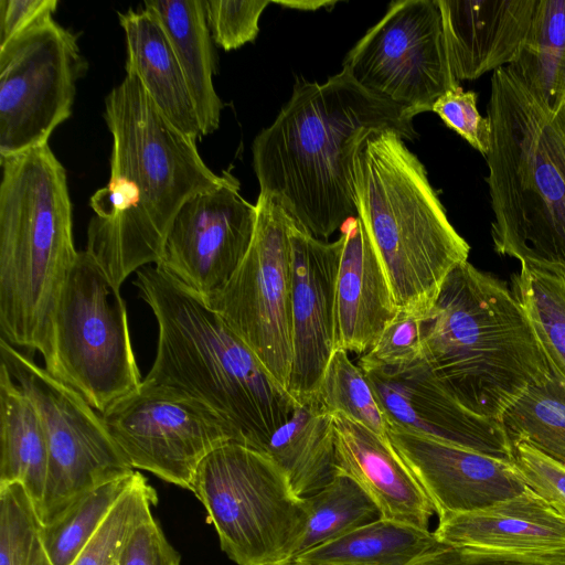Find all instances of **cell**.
<instances>
[{
	"instance_id": "obj_5",
	"label": "cell",
	"mask_w": 565,
	"mask_h": 565,
	"mask_svg": "<svg viewBox=\"0 0 565 565\" xmlns=\"http://www.w3.org/2000/svg\"><path fill=\"white\" fill-rule=\"evenodd\" d=\"M488 118L494 249L565 279V109L547 111L504 66L491 77Z\"/></svg>"
},
{
	"instance_id": "obj_9",
	"label": "cell",
	"mask_w": 565,
	"mask_h": 565,
	"mask_svg": "<svg viewBox=\"0 0 565 565\" xmlns=\"http://www.w3.org/2000/svg\"><path fill=\"white\" fill-rule=\"evenodd\" d=\"M119 289L86 250L78 252L53 317V361L46 370L98 413L143 380Z\"/></svg>"
},
{
	"instance_id": "obj_32",
	"label": "cell",
	"mask_w": 565,
	"mask_h": 565,
	"mask_svg": "<svg viewBox=\"0 0 565 565\" xmlns=\"http://www.w3.org/2000/svg\"><path fill=\"white\" fill-rule=\"evenodd\" d=\"M512 292L526 311L548 359L565 376V279L521 265Z\"/></svg>"
},
{
	"instance_id": "obj_38",
	"label": "cell",
	"mask_w": 565,
	"mask_h": 565,
	"mask_svg": "<svg viewBox=\"0 0 565 565\" xmlns=\"http://www.w3.org/2000/svg\"><path fill=\"white\" fill-rule=\"evenodd\" d=\"M511 462L526 487L565 519V467L521 441L511 444Z\"/></svg>"
},
{
	"instance_id": "obj_42",
	"label": "cell",
	"mask_w": 565,
	"mask_h": 565,
	"mask_svg": "<svg viewBox=\"0 0 565 565\" xmlns=\"http://www.w3.org/2000/svg\"><path fill=\"white\" fill-rule=\"evenodd\" d=\"M407 565H507L495 552L441 544Z\"/></svg>"
},
{
	"instance_id": "obj_22",
	"label": "cell",
	"mask_w": 565,
	"mask_h": 565,
	"mask_svg": "<svg viewBox=\"0 0 565 565\" xmlns=\"http://www.w3.org/2000/svg\"><path fill=\"white\" fill-rule=\"evenodd\" d=\"M335 280L334 350L365 353L396 316L392 289L359 216L350 218Z\"/></svg>"
},
{
	"instance_id": "obj_6",
	"label": "cell",
	"mask_w": 565,
	"mask_h": 565,
	"mask_svg": "<svg viewBox=\"0 0 565 565\" xmlns=\"http://www.w3.org/2000/svg\"><path fill=\"white\" fill-rule=\"evenodd\" d=\"M0 331L53 361V317L77 258L66 172L49 145L0 158Z\"/></svg>"
},
{
	"instance_id": "obj_13",
	"label": "cell",
	"mask_w": 565,
	"mask_h": 565,
	"mask_svg": "<svg viewBox=\"0 0 565 565\" xmlns=\"http://www.w3.org/2000/svg\"><path fill=\"white\" fill-rule=\"evenodd\" d=\"M344 71L358 85L414 117L459 86L445 45L437 0H402L348 52Z\"/></svg>"
},
{
	"instance_id": "obj_27",
	"label": "cell",
	"mask_w": 565,
	"mask_h": 565,
	"mask_svg": "<svg viewBox=\"0 0 565 565\" xmlns=\"http://www.w3.org/2000/svg\"><path fill=\"white\" fill-rule=\"evenodd\" d=\"M507 67L547 111L565 109V0H536L525 40Z\"/></svg>"
},
{
	"instance_id": "obj_28",
	"label": "cell",
	"mask_w": 565,
	"mask_h": 565,
	"mask_svg": "<svg viewBox=\"0 0 565 565\" xmlns=\"http://www.w3.org/2000/svg\"><path fill=\"white\" fill-rule=\"evenodd\" d=\"M441 544L429 530L381 518L291 561L311 565H407Z\"/></svg>"
},
{
	"instance_id": "obj_19",
	"label": "cell",
	"mask_w": 565,
	"mask_h": 565,
	"mask_svg": "<svg viewBox=\"0 0 565 565\" xmlns=\"http://www.w3.org/2000/svg\"><path fill=\"white\" fill-rule=\"evenodd\" d=\"M454 78L472 81L508 66L531 25L536 0H437Z\"/></svg>"
},
{
	"instance_id": "obj_10",
	"label": "cell",
	"mask_w": 565,
	"mask_h": 565,
	"mask_svg": "<svg viewBox=\"0 0 565 565\" xmlns=\"http://www.w3.org/2000/svg\"><path fill=\"white\" fill-rule=\"evenodd\" d=\"M1 363L36 406L47 439V477L39 518L57 520L95 488L135 470L98 413L72 386L0 339Z\"/></svg>"
},
{
	"instance_id": "obj_46",
	"label": "cell",
	"mask_w": 565,
	"mask_h": 565,
	"mask_svg": "<svg viewBox=\"0 0 565 565\" xmlns=\"http://www.w3.org/2000/svg\"><path fill=\"white\" fill-rule=\"evenodd\" d=\"M117 565H119V564H117Z\"/></svg>"
},
{
	"instance_id": "obj_14",
	"label": "cell",
	"mask_w": 565,
	"mask_h": 565,
	"mask_svg": "<svg viewBox=\"0 0 565 565\" xmlns=\"http://www.w3.org/2000/svg\"><path fill=\"white\" fill-rule=\"evenodd\" d=\"M100 415L134 469L188 490L211 451L237 443L235 431L213 409L164 386L141 383Z\"/></svg>"
},
{
	"instance_id": "obj_33",
	"label": "cell",
	"mask_w": 565,
	"mask_h": 565,
	"mask_svg": "<svg viewBox=\"0 0 565 565\" xmlns=\"http://www.w3.org/2000/svg\"><path fill=\"white\" fill-rule=\"evenodd\" d=\"M316 396L331 415L341 414L387 436L388 425L372 387L361 367L349 359L347 351H333Z\"/></svg>"
},
{
	"instance_id": "obj_11",
	"label": "cell",
	"mask_w": 565,
	"mask_h": 565,
	"mask_svg": "<svg viewBox=\"0 0 565 565\" xmlns=\"http://www.w3.org/2000/svg\"><path fill=\"white\" fill-rule=\"evenodd\" d=\"M250 246L217 294L205 300L288 388L292 365V217L273 198L260 194Z\"/></svg>"
},
{
	"instance_id": "obj_8",
	"label": "cell",
	"mask_w": 565,
	"mask_h": 565,
	"mask_svg": "<svg viewBox=\"0 0 565 565\" xmlns=\"http://www.w3.org/2000/svg\"><path fill=\"white\" fill-rule=\"evenodd\" d=\"M190 491L236 565H280L296 556L308 520L305 498L267 454L222 445L199 463Z\"/></svg>"
},
{
	"instance_id": "obj_35",
	"label": "cell",
	"mask_w": 565,
	"mask_h": 565,
	"mask_svg": "<svg viewBox=\"0 0 565 565\" xmlns=\"http://www.w3.org/2000/svg\"><path fill=\"white\" fill-rule=\"evenodd\" d=\"M42 524L20 483L0 486V565H30Z\"/></svg>"
},
{
	"instance_id": "obj_17",
	"label": "cell",
	"mask_w": 565,
	"mask_h": 565,
	"mask_svg": "<svg viewBox=\"0 0 565 565\" xmlns=\"http://www.w3.org/2000/svg\"><path fill=\"white\" fill-rule=\"evenodd\" d=\"M289 242L292 365L288 391L300 403L317 395L334 351L335 280L343 237L316 238L292 218Z\"/></svg>"
},
{
	"instance_id": "obj_16",
	"label": "cell",
	"mask_w": 565,
	"mask_h": 565,
	"mask_svg": "<svg viewBox=\"0 0 565 565\" xmlns=\"http://www.w3.org/2000/svg\"><path fill=\"white\" fill-rule=\"evenodd\" d=\"M365 374L388 425L397 429L511 461L501 424L480 417L447 390L425 359L396 370Z\"/></svg>"
},
{
	"instance_id": "obj_34",
	"label": "cell",
	"mask_w": 565,
	"mask_h": 565,
	"mask_svg": "<svg viewBox=\"0 0 565 565\" xmlns=\"http://www.w3.org/2000/svg\"><path fill=\"white\" fill-rule=\"evenodd\" d=\"M157 491L137 473L72 565H117L135 531L152 518Z\"/></svg>"
},
{
	"instance_id": "obj_25",
	"label": "cell",
	"mask_w": 565,
	"mask_h": 565,
	"mask_svg": "<svg viewBox=\"0 0 565 565\" xmlns=\"http://www.w3.org/2000/svg\"><path fill=\"white\" fill-rule=\"evenodd\" d=\"M47 466V439L41 415L1 363L0 486L20 483L39 514Z\"/></svg>"
},
{
	"instance_id": "obj_18",
	"label": "cell",
	"mask_w": 565,
	"mask_h": 565,
	"mask_svg": "<svg viewBox=\"0 0 565 565\" xmlns=\"http://www.w3.org/2000/svg\"><path fill=\"white\" fill-rule=\"evenodd\" d=\"M387 435L438 519L490 507L527 488L511 461L397 429Z\"/></svg>"
},
{
	"instance_id": "obj_44",
	"label": "cell",
	"mask_w": 565,
	"mask_h": 565,
	"mask_svg": "<svg viewBox=\"0 0 565 565\" xmlns=\"http://www.w3.org/2000/svg\"><path fill=\"white\" fill-rule=\"evenodd\" d=\"M30 565H52L41 544L39 536L33 546Z\"/></svg>"
},
{
	"instance_id": "obj_31",
	"label": "cell",
	"mask_w": 565,
	"mask_h": 565,
	"mask_svg": "<svg viewBox=\"0 0 565 565\" xmlns=\"http://www.w3.org/2000/svg\"><path fill=\"white\" fill-rule=\"evenodd\" d=\"M138 471L86 493L53 523L41 526L39 539L52 565H72L104 522Z\"/></svg>"
},
{
	"instance_id": "obj_40",
	"label": "cell",
	"mask_w": 565,
	"mask_h": 565,
	"mask_svg": "<svg viewBox=\"0 0 565 565\" xmlns=\"http://www.w3.org/2000/svg\"><path fill=\"white\" fill-rule=\"evenodd\" d=\"M181 557L152 516L130 537L119 565H180Z\"/></svg>"
},
{
	"instance_id": "obj_12",
	"label": "cell",
	"mask_w": 565,
	"mask_h": 565,
	"mask_svg": "<svg viewBox=\"0 0 565 565\" xmlns=\"http://www.w3.org/2000/svg\"><path fill=\"white\" fill-rule=\"evenodd\" d=\"M86 68L76 36L53 18L0 47V158L47 145Z\"/></svg>"
},
{
	"instance_id": "obj_24",
	"label": "cell",
	"mask_w": 565,
	"mask_h": 565,
	"mask_svg": "<svg viewBox=\"0 0 565 565\" xmlns=\"http://www.w3.org/2000/svg\"><path fill=\"white\" fill-rule=\"evenodd\" d=\"M143 8L161 23L188 83L203 136L214 132L223 103L215 92V56L204 0H148Z\"/></svg>"
},
{
	"instance_id": "obj_23",
	"label": "cell",
	"mask_w": 565,
	"mask_h": 565,
	"mask_svg": "<svg viewBox=\"0 0 565 565\" xmlns=\"http://www.w3.org/2000/svg\"><path fill=\"white\" fill-rule=\"evenodd\" d=\"M126 39V74L135 75L162 115L198 141L204 136L188 83L168 34L148 10L119 12Z\"/></svg>"
},
{
	"instance_id": "obj_2",
	"label": "cell",
	"mask_w": 565,
	"mask_h": 565,
	"mask_svg": "<svg viewBox=\"0 0 565 565\" xmlns=\"http://www.w3.org/2000/svg\"><path fill=\"white\" fill-rule=\"evenodd\" d=\"M414 116L358 85L344 71L323 84L300 81L274 122L252 145L260 194L275 199L316 238L327 241L358 216L352 156L374 129L404 139Z\"/></svg>"
},
{
	"instance_id": "obj_15",
	"label": "cell",
	"mask_w": 565,
	"mask_h": 565,
	"mask_svg": "<svg viewBox=\"0 0 565 565\" xmlns=\"http://www.w3.org/2000/svg\"><path fill=\"white\" fill-rule=\"evenodd\" d=\"M223 182L188 199L175 214L156 266L204 300L217 294L244 259L255 231L256 204L223 171Z\"/></svg>"
},
{
	"instance_id": "obj_26",
	"label": "cell",
	"mask_w": 565,
	"mask_h": 565,
	"mask_svg": "<svg viewBox=\"0 0 565 565\" xmlns=\"http://www.w3.org/2000/svg\"><path fill=\"white\" fill-rule=\"evenodd\" d=\"M301 498L326 487L337 472L332 415L317 396L300 402L291 418L278 428L266 447Z\"/></svg>"
},
{
	"instance_id": "obj_45",
	"label": "cell",
	"mask_w": 565,
	"mask_h": 565,
	"mask_svg": "<svg viewBox=\"0 0 565 565\" xmlns=\"http://www.w3.org/2000/svg\"><path fill=\"white\" fill-rule=\"evenodd\" d=\"M280 565H311V564H305V563H299L296 561H290V562H287V563L280 564Z\"/></svg>"
},
{
	"instance_id": "obj_41",
	"label": "cell",
	"mask_w": 565,
	"mask_h": 565,
	"mask_svg": "<svg viewBox=\"0 0 565 565\" xmlns=\"http://www.w3.org/2000/svg\"><path fill=\"white\" fill-rule=\"evenodd\" d=\"M57 0H0V47L42 20L52 18Z\"/></svg>"
},
{
	"instance_id": "obj_1",
	"label": "cell",
	"mask_w": 565,
	"mask_h": 565,
	"mask_svg": "<svg viewBox=\"0 0 565 565\" xmlns=\"http://www.w3.org/2000/svg\"><path fill=\"white\" fill-rule=\"evenodd\" d=\"M113 136L108 182L89 199L86 252L118 288L156 265L183 203L224 180L201 158L196 141L175 128L132 74L105 98Z\"/></svg>"
},
{
	"instance_id": "obj_20",
	"label": "cell",
	"mask_w": 565,
	"mask_h": 565,
	"mask_svg": "<svg viewBox=\"0 0 565 565\" xmlns=\"http://www.w3.org/2000/svg\"><path fill=\"white\" fill-rule=\"evenodd\" d=\"M337 469L351 476L373 499L382 519L429 530L434 505L388 435L332 414Z\"/></svg>"
},
{
	"instance_id": "obj_36",
	"label": "cell",
	"mask_w": 565,
	"mask_h": 565,
	"mask_svg": "<svg viewBox=\"0 0 565 565\" xmlns=\"http://www.w3.org/2000/svg\"><path fill=\"white\" fill-rule=\"evenodd\" d=\"M423 323L420 315L398 310L371 349L361 356V370H396L422 361Z\"/></svg>"
},
{
	"instance_id": "obj_37",
	"label": "cell",
	"mask_w": 565,
	"mask_h": 565,
	"mask_svg": "<svg viewBox=\"0 0 565 565\" xmlns=\"http://www.w3.org/2000/svg\"><path fill=\"white\" fill-rule=\"evenodd\" d=\"M268 0H204L207 25L213 41L225 51L253 42L259 32V19Z\"/></svg>"
},
{
	"instance_id": "obj_30",
	"label": "cell",
	"mask_w": 565,
	"mask_h": 565,
	"mask_svg": "<svg viewBox=\"0 0 565 565\" xmlns=\"http://www.w3.org/2000/svg\"><path fill=\"white\" fill-rule=\"evenodd\" d=\"M305 502L308 520L296 556L382 518L369 493L339 469L326 487L306 497Z\"/></svg>"
},
{
	"instance_id": "obj_3",
	"label": "cell",
	"mask_w": 565,
	"mask_h": 565,
	"mask_svg": "<svg viewBox=\"0 0 565 565\" xmlns=\"http://www.w3.org/2000/svg\"><path fill=\"white\" fill-rule=\"evenodd\" d=\"M134 285L158 324L154 361L142 383L203 403L238 444L265 452L300 403L202 297L156 265L139 269Z\"/></svg>"
},
{
	"instance_id": "obj_39",
	"label": "cell",
	"mask_w": 565,
	"mask_h": 565,
	"mask_svg": "<svg viewBox=\"0 0 565 565\" xmlns=\"http://www.w3.org/2000/svg\"><path fill=\"white\" fill-rule=\"evenodd\" d=\"M431 111L483 157L487 156L491 145V124L488 116L479 113L475 92H465L460 85L456 86L435 102Z\"/></svg>"
},
{
	"instance_id": "obj_29",
	"label": "cell",
	"mask_w": 565,
	"mask_h": 565,
	"mask_svg": "<svg viewBox=\"0 0 565 565\" xmlns=\"http://www.w3.org/2000/svg\"><path fill=\"white\" fill-rule=\"evenodd\" d=\"M499 422L510 446L525 443L565 467V376L551 360L546 376L529 386Z\"/></svg>"
},
{
	"instance_id": "obj_4",
	"label": "cell",
	"mask_w": 565,
	"mask_h": 565,
	"mask_svg": "<svg viewBox=\"0 0 565 565\" xmlns=\"http://www.w3.org/2000/svg\"><path fill=\"white\" fill-rule=\"evenodd\" d=\"M423 348L425 361L455 398L497 422L550 369L512 290L468 260L443 282L423 323Z\"/></svg>"
},
{
	"instance_id": "obj_7",
	"label": "cell",
	"mask_w": 565,
	"mask_h": 565,
	"mask_svg": "<svg viewBox=\"0 0 565 565\" xmlns=\"http://www.w3.org/2000/svg\"><path fill=\"white\" fill-rule=\"evenodd\" d=\"M358 216L398 310L424 317L470 246L449 222L427 172L393 129H374L352 156Z\"/></svg>"
},
{
	"instance_id": "obj_21",
	"label": "cell",
	"mask_w": 565,
	"mask_h": 565,
	"mask_svg": "<svg viewBox=\"0 0 565 565\" xmlns=\"http://www.w3.org/2000/svg\"><path fill=\"white\" fill-rule=\"evenodd\" d=\"M434 533L443 544L458 547L565 554V519L530 488L490 507L439 519Z\"/></svg>"
},
{
	"instance_id": "obj_43",
	"label": "cell",
	"mask_w": 565,
	"mask_h": 565,
	"mask_svg": "<svg viewBox=\"0 0 565 565\" xmlns=\"http://www.w3.org/2000/svg\"><path fill=\"white\" fill-rule=\"evenodd\" d=\"M273 3L279 4L282 7H287L289 9L315 11V10H318L323 7L330 8L333 4H335V1H319V0H313V1H309V0H306V1H273Z\"/></svg>"
}]
</instances>
